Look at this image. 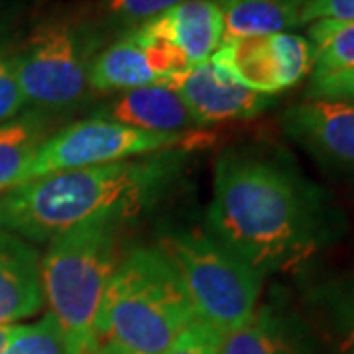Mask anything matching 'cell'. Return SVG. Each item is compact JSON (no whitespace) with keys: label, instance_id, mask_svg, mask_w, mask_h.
Wrapping results in <instances>:
<instances>
[{"label":"cell","instance_id":"1","mask_svg":"<svg viewBox=\"0 0 354 354\" xmlns=\"http://www.w3.org/2000/svg\"><path fill=\"white\" fill-rule=\"evenodd\" d=\"M209 228L264 278L309 256L321 239L323 218L315 193L288 169L225 153L215 167Z\"/></svg>","mask_w":354,"mask_h":354},{"label":"cell","instance_id":"2","mask_svg":"<svg viewBox=\"0 0 354 354\" xmlns=\"http://www.w3.org/2000/svg\"><path fill=\"white\" fill-rule=\"evenodd\" d=\"M174 152L34 177L0 195V228L50 242L91 221H120L144 209L177 176Z\"/></svg>","mask_w":354,"mask_h":354},{"label":"cell","instance_id":"3","mask_svg":"<svg viewBox=\"0 0 354 354\" xmlns=\"http://www.w3.org/2000/svg\"><path fill=\"white\" fill-rule=\"evenodd\" d=\"M195 321L187 293L158 248H134L114 270L104 293L99 342L134 354H164Z\"/></svg>","mask_w":354,"mask_h":354},{"label":"cell","instance_id":"4","mask_svg":"<svg viewBox=\"0 0 354 354\" xmlns=\"http://www.w3.org/2000/svg\"><path fill=\"white\" fill-rule=\"evenodd\" d=\"M114 218L69 228L48 244L41 258L44 299L59 325L69 354H93L106 288L116 270Z\"/></svg>","mask_w":354,"mask_h":354},{"label":"cell","instance_id":"5","mask_svg":"<svg viewBox=\"0 0 354 354\" xmlns=\"http://www.w3.org/2000/svg\"><path fill=\"white\" fill-rule=\"evenodd\" d=\"M158 250L174 268L197 321L221 337L250 321L262 276L227 246L211 234L181 230L162 236Z\"/></svg>","mask_w":354,"mask_h":354},{"label":"cell","instance_id":"6","mask_svg":"<svg viewBox=\"0 0 354 354\" xmlns=\"http://www.w3.org/2000/svg\"><path fill=\"white\" fill-rule=\"evenodd\" d=\"M203 140L205 136L199 130L187 134H158L95 116L69 124L46 140L28 167L24 181L140 156L176 152L181 146H195Z\"/></svg>","mask_w":354,"mask_h":354},{"label":"cell","instance_id":"7","mask_svg":"<svg viewBox=\"0 0 354 354\" xmlns=\"http://www.w3.org/2000/svg\"><path fill=\"white\" fill-rule=\"evenodd\" d=\"M83 32L67 22L34 30L10 57L26 102L39 109H69L88 93V65L95 57Z\"/></svg>","mask_w":354,"mask_h":354},{"label":"cell","instance_id":"8","mask_svg":"<svg viewBox=\"0 0 354 354\" xmlns=\"http://www.w3.org/2000/svg\"><path fill=\"white\" fill-rule=\"evenodd\" d=\"M211 59L244 87L272 97L297 85L313 69L309 39L291 32L225 39Z\"/></svg>","mask_w":354,"mask_h":354},{"label":"cell","instance_id":"9","mask_svg":"<svg viewBox=\"0 0 354 354\" xmlns=\"http://www.w3.org/2000/svg\"><path fill=\"white\" fill-rule=\"evenodd\" d=\"M185 67L189 65L183 53L169 41L136 30L91 59L88 87L93 91H132L162 85Z\"/></svg>","mask_w":354,"mask_h":354},{"label":"cell","instance_id":"10","mask_svg":"<svg viewBox=\"0 0 354 354\" xmlns=\"http://www.w3.org/2000/svg\"><path fill=\"white\" fill-rule=\"evenodd\" d=\"M187 104L199 124L252 118L270 109L276 97L244 87L213 59L189 65L165 81Z\"/></svg>","mask_w":354,"mask_h":354},{"label":"cell","instance_id":"11","mask_svg":"<svg viewBox=\"0 0 354 354\" xmlns=\"http://www.w3.org/2000/svg\"><path fill=\"white\" fill-rule=\"evenodd\" d=\"M283 128L319 162L354 176V104L307 99L288 109Z\"/></svg>","mask_w":354,"mask_h":354},{"label":"cell","instance_id":"12","mask_svg":"<svg viewBox=\"0 0 354 354\" xmlns=\"http://www.w3.org/2000/svg\"><path fill=\"white\" fill-rule=\"evenodd\" d=\"M138 30L169 41L187 65L209 62L225 39L223 12L215 0H183Z\"/></svg>","mask_w":354,"mask_h":354},{"label":"cell","instance_id":"13","mask_svg":"<svg viewBox=\"0 0 354 354\" xmlns=\"http://www.w3.org/2000/svg\"><path fill=\"white\" fill-rule=\"evenodd\" d=\"M44 301L39 254L28 241L0 228V325L36 315Z\"/></svg>","mask_w":354,"mask_h":354},{"label":"cell","instance_id":"14","mask_svg":"<svg viewBox=\"0 0 354 354\" xmlns=\"http://www.w3.org/2000/svg\"><path fill=\"white\" fill-rule=\"evenodd\" d=\"M99 116L158 134H187L201 128L181 97L164 83L122 91Z\"/></svg>","mask_w":354,"mask_h":354},{"label":"cell","instance_id":"15","mask_svg":"<svg viewBox=\"0 0 354 354\" xmlns=\"http://www.w3.org/2000/svg\"><path fill=\"white\" fill-rule=\"evenodd\" d=\"M215 2L223 12L225 39H239L281 34L297 26H304L301 14L309 0H215Z\"/></svg>","mask_w":354,"mask_h":354},{"label":"cell","instance_id":"16","mask_svg":"<svg viewBox=\"0 0 354 354\" xmlns=\"http://www.w3.org/2000/svg\"><path fill=\"white\" fill-rule=\"evenodd\" d=\"M48 138V127L38 116L0 124V195L24 183L28 167Z\"/></svg>","mask_w":354,"mask_h":354},{"label":"cell","instance_id":"17","mask_svg":"<svg viewBox=\"0 0 354 354\" xmlns=\"http://www.w3.org/2000/svg\"><path fill=\"white\" fill-rule=\"evenodd\" d=\"M218 354H301L286 321L272 309H256L248 323L223 337Z\"/></svg>","mask_w":354,"mask_h":354},{"label":"cell","instance_id":"18","mask_svg":"<svg viewBox=\"0 0 354 354\" xmlns=\"http://www.w3.org/2000/svg\"><path fill=\"white\" fill-rule=\"evenodd\" d=\"M313 50V77H325L354 69V20H317L309 28Z\"/></svg>","mask_w":354,"mask_h":354},{"label":"cell","instance_id":"19","mask_svg":"<svg viewBox=\"0 0 354 354\" xmlns=\"http://www.w3.org/2000/svg\"><path fill=\"white\" fill-rule=\"evenodd\" d=\"M4 354H69L55 319L48 313L36 323L16 325Z\"/></svg>","mask_w":354,"mask_h":354},{"label":"cell","instance_id":"20","mask_svg":"<svg viewBox=\"0 0 354 354\" xmlns=\"http://www.w3.org/2000/svg\"><path fill=\"white\" fill-rule=\"evenodd\" d=\"M325 301L339 330L341 354H354V276L333 283Z\"/></svg>","mask_w":354,"mask_h":354},{"label":"cell","instance_id":"21","mask_svg":"<svg viewBox=\"0 0 354 354\" xmlns=\"http://www.w3.org/2000/svg\"><path fill=\"white\" fill-rule=\"evenodd\" d=\"M181 2L183 0H106V8L118 22L144 26Z\"/></svg>","mask_w":354,"mask_h":354},{"label":"cell","instance_id":"22","mask_svg":"<svg viewBox=\"0 0 354 354\" xmlns=\"http://www.w3.org/2000/svg\"><path fill=\"white\" fill-rule=\"evenodd\" d=\"M223 337L201 321H193L176 337L164 354H218Z\"/></svg>","mask_w":354,"mask_h":354},{"label":"cell","instance_id":"23","mask_svg":"<svg viewBox=\"0 0 354 354\" xmlns=\"http://www.w3.org/2000/svg\"><path fill=\"white\" fill-rule=\"evenodd\" d=\"M307 99L354 104V69L330 73L325 77H313L307 91Z\"/></svg>","mask_w":354,"mask_h":354},{"label":"cell","instance_id":"24","mask_svg":"<svg viewBox=\"0 0 354 354\" xmlns=\"http://www.w3.org/2000/svg\"><path fill=\"white\" fill-rule=\"evenodd\" d=\"M26 99L16 81L10 59L0 57V124L10 122L24 109Z\"/></svg>","mask_w":354,"mask_h":354},{"label":"cell","instance_id":"25","mask_svg":"<svg viewBox=\"0 0 354 354\" xmlns=\"http://www.w3.org/2000/svg\"><path fill=\"white\" fill-rule=\"evenodd\" d=\"M317 20L353 22L354 0H309L301 14V24Z\"/></svg>","mask_w":354,"mask_h":354},{"label":"cell","instance_id":"26","mask_svg":"<svg viewBox=\"0 0 354 354\" xmlns=\"http://www.w3.org/2000/svg\"><path fill=\"white\" fill-rule=\"evenodd\" d=\"M93 354H134V353H130V351L122 348V346H118V344H114V342L102 341L97 344V348L93 351Z\"/></svg>","mask_w":354,"mask_h":354},{"label":"cell","instance_id":"27","mask_svg":"<svg viewBox=\"0 0 354 354\" xmlns=\"http://www.w3.org/2000/svg\"><path fill=\"white\" fill-rule=\"evenodd\" d=\"M14 329H16V325H0V354L6 353L14 337Z\"/></svg>","mask_w":354,"mask_h":354}]
</instances>
